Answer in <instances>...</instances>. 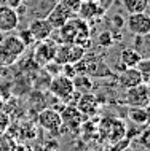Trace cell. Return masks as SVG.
<instances>
[{
	"label": "cell",
	"mask_w": 150,
	"mask_h": 151,
	"mask_svg": "<svg viewBox=\"0 0 150 151\" xmlns=\"http://www.w3.org/2000/svg\"><path fill=\"white\" fill-rule=\"evenodd\" d=\"M112 24H113V27H115V29H121V27L125 26V18L121 14H115L112 18Z\"/></svg>",
	"instance_id": "d4e9b609"
},
{
	"label": "cell",
	"mask_w": 150,
	"mask_h": 151,
	"mask_svg": "<svg viewBox=\"0 0 150 151\" xmlns=\"http://www.w3.org/2000/svg\"><path fill=\"white\" fill-rule=\"evenodd\" d=\"M118 83H120V86L128 89V88L137 86V84L142 83V76H141V73L136 67H128V68H123L118 73Z\"/></svg>",
	"instance_id": "4fadbf2b"
},
{
	"label": "cell",
	"mask_w": 150,
	"mask_h": 151,
	"mask_svg": "<svg viewBox=\"0 0 150 151\" xmlns=\"http://www.w3.org/2000/svg\"><path fill=\"white\" fill-rule=\"evenodd\" d=\"M125 102L128 107H141L147 108L150 102V91L147 83H141L137 86L128 88L126 94H125Z\"/></svg>",
	"instance_id": "7a4b0ae2"
},
{
	"label": "cell",
	"mask_w": 150,
	"mask_h": 151,
	"mask_svg": "<svg viewBox=\"0 0 150 151\" xmlns=\"http://www.w3.org/2000/svg\"><path fill=\"white\" fill-rule=\"evenodd\" d=\"M74 81V89L80 94H85V92H90L93 89V83L90 80L88 75H83V73H77V75L72 78Z\"/></svg>",
	"instance_id": "2e32d148"
},
{
	"label": "cell",
	"mask_w": 150,
	"mask_h": 151,
	"mask_svg": "<svg viewBox=\"0 0 150 151\" xmlns=\"http://www.w3.org/2000/svg\"><path fill=\"white\" fill-rule=\"evenodd\" d=\"M77 110H78L82 115H94L96 113V108H98V100H96L94 96H91V94H82L80 96L78 102H77Z\"/></svg>",
	"instance_id": "5bb4252c"
},
{
	"label": "cell",
	"mask_w": 150,
	"mask_h": 151,
	"mask_svg": "<svg viewBox=\"0 0 150 151\" xmlns=\"http://www.w3.org/2000/svg\"><path fill=\"white\" fill-rule=\"evenodd\" d=\"M110 140L112 142H117L120 140L121 137L125 135V132H126V126L123 124L120 119H110Z\"/></svg>",
	"instance_id": "d6986e66"
},
{
	"label": "cell",
	"mask_w": 150,
	"mask_h": 151,
	"mask_svg": "<svg viewBox=\"0 0 150 151\" xmlns=\"http://www.w3.org/2000/svg\"><path fill=\"white\" fill-rule=\"evenodd\" d=\"M11 151H29V148L27 146H21V145H16L11 148Z\"/></svg>",
	"instance_id": "4316f807"
},
{
	"label": "cell",
	"mask_w": 150,
	"mask_h": 151,
	"mask_svg": "<svg viewBox=\"0 0 150 151\" xmlns=\"http://www.w3.org/2000/svg\"><path fill=\"white\" fill-rule=\"evenodd\" d=\"M128 118L129 121H133L134 124H147L149 122V111L147 108L141 107H129L128 108Z\"/></svg>",
	"instance_id": "9a60e30c"
},
{
	"label": "cell",
	"mask_w": 150,
	"mask_h": 151,
	"mask_svg": "<svg viewBox=\"0 0 150 151\" xmlns=\"http://www.w3.org/2000/svg\"><path fill=\"white\" fill-rule=\"evenodd\" d=\"M136 68L139 70L141 76H142V83L149 84V81H150V60H149V58H142V59H141L139 62H137Z\"/></svg>",
	"instance_id": "ffe728a7"
},
{
	"label": "cell",
	"mask_w": 150,
	"mask_h": 151,
	"mask_svg": "<svg viewBox=\"0 0 150 151\" xmlns=\"http://www.w3.org/2000/svg\"><path fill=\"white\" fill-rule=\"evenodd\" d=\"M72 16H74V14H72L70 11H69L67 8L59 2V3H56L50 11H48V14H46L45 19L50 22V26L53 27V30H58L59 27H62L64 24L72 18Z\"/></svg>",
	"instance_id": "52a82bcc"
},
{
	"label": "cell",
	"mask_w": 150,
	"mask_h": 151,
	"mask_svg": "<svg viewBox=\"0 0 150 151\" xmlns=\"http://www.w3.org/2000/svg\"><path fill=\"white\" fill-rule=\"evenodd\" d=\"M27 30L30 32V35L34 37L35 42H43L46 38H51L53 35V27L50 26V22L46 21L45 18H35L29 22V27Z\"/></svg>",
	"instance_id": "30bf717a"
},
{
	"label": "cell",
	"mask_w": 150,
	"mask_h": 151,
	"mask_svg": "<svg viewBox=\"0 0 150 151\" xmlns=\"http://www.w3.org/2000/svg\"><path fill=\"white\" fill-rule=\"evenodd\" d=\"M62 68H64V73H62V75H66L67 78H74V76L77 75V70H75L74 64H64Z\"/></svg>",
	"instance_id": "cb8c5ba5"
},
{
	"label": "cell",
	"mask_w": 150,
	"mask_h": 151,
	"mask_svg": "<svg viewBox=\"0 0 150 151\" xmlns=\"http://www.w3.org/2000/svg\"><path fill=\"white\" fill-rule=\"evenodd\" d=\"M142 58L144 56L137 50H134V48H125V50L120 52V59H118V64H117V68H118V72H121L123 68L136 67L137 62Z\"/></svg>",
	"instance_id": "7c38bea8"
},
{
	"label": "cell",
	"mask_w": 150,
	"mask_h": 151,
	"mask_svg": "<svg viewBox=\"0 0 150 151\" xmlns=\"http://www.w3.org/2000/svg\"><path fill=\"white\" fill-rule=\"evenodd\" d=\"M83 2H99V0H83Z\"/></svg>",
	"instance_id": "83f0119b"
},
{
	"label": "cell",
	"mask_w": 150,
	"mask_h": 151,
	"mask_svg": "<svg viewBox=\"0 0 150 151\" xmlns=\"http://www.w3.org/2000/svg\"><path fill=\"white\" fill-rule=\"evenodd\" d=\"M85 54H86V50L82 45H77V43L69 45V64H77L78 60L83 59Z\"/></svg>",
	"instance_id": "ac0fdd59"
},
{
	"label": "cell",
	"mask_w": 150,
	"mask_h": 151,
	"mask_svg": "<svg viewBox=\"0 0 150 151\" xmlns=\"http://www.w3.org/2000/svg\"><path fill=\"white\" fill-rule=\"evenodd\" d=\"M48 89H50V92L54 97H58V99L64 100V102H67L69 99H70V96L75 91L72 78H67L66 75H61V73L51 78Z\"/></svg>",
	"instance_id": "3957f363"
},
{
	"label": "cell",
	"mask_w": 150,
	"mask_h": 151,
	"mask_svg": "<svg viewBox=\"0 0 150 151\" xmlns=\"http://www.w3.org/2000/svg\"><path fill=\"white\" fill-rule=\"evenodd\" d=\"M123 6L128 13H144L149 10V0H123Z\"/></svg>",
	"instance_id": "e0dca14e"
},
{
	"label": "cell",
	"mask_w": 150,
	"mask_h": 151,
	"mask_svg": "<svg viewBox=\"0 0 150 151\" xmlns=\"http://www.w3.org/2000/svg\"><path fill=\"white\" fill-rule=\"evenodd\" d=\"M24 2V0H5V5L7 6H10V8H13V10H16L21 3Z\"/></svg>",
	"instance_id": "484cf974"
},
{
	"label": "cell",
	"mask_w": 150,
	"mask_h": 151,
	"mask_svg": "<svg viewBox=\"0 0 150 151\" xmlns=\"http://www.w3.org/2000/svg\"><path fill=\"white\" fill-rule=\"evenodd\" d=\"M0 50L16 60L26 51V45L21 42V38L18 35H5L0 40Z\"/></svg>",
	"instance_id": "ba28073f"
},
{
	"label": "cell",
	"mask_w": 150,
	"mask_h": 151,
	"mask_svg": "<svg viewBox=\"0 0 150 151\" xmlns=\"http://www.w3.org/2000/svg\"><path fill=\"white\" fill-rule=\"evenodd\" d=\"M35 50H34V59L37 60L40 65H45L54 58V51L58 43L51 38H46L43 42H35Z\"/></svg>",
	"instance_id": "5b68a950"
},
{
	"label": "cell",
	"mask_w": 150,
	"mask_h": 151,
	"mask_svg": "<svg viewBox=\"0 0 150 151\" xmlns=\"http://www.w3.org/2000/svg\"><path fill=\"white\" fill-rule=\"evenodd\" d=\"M98 43H99V46H102V48H110L113 46V38H112V34L109 30H104V32H101L99 37H98Z\"/></svg>",
	"instance_id": "44dd1931"
},
{
	"label": "cell",
	"mask_w": 150,
	"mask_h": 151,
	"mask_svg": "<svg viewBox=\"0 0 150 151\" xmlns=\"http://www.w3.org/2000/svg\"><path fill=\"white\" fill-rule=\"evenodd\" d=\"M126 27L133 35L136 37H147L150 32V16L147 11L144 13H129L126 18Z\"/></svg>",
	"instance_id": "277c9868"
},
{
	"label": "cell",
	"mask_w": 150,
	"mask_h": 151,
	"mask_svg": "<svg viewBox=\"0 0 150 151\" xmlns=\"http://www.w3.org/2000/svg\"><path fill=\"white\" fill-rule=\"evenodd\" d=\"M59 2L62 3L72 14H77V11H78V8L82 5L83 0H59Z\"/></svg>",
	"instance_id": "7402d4cb"
},
{
	"label": "cell",
	"mask_w": 150,
	"mask_h": 151,
	"mask_svg": "<svg viewBox=\"0 0 150 151\" xmlns=\"http://www.w3.org/2000/svg\"><path fill=\"white\" fill-rule=\"evenodd\" d=\"M19 26V16L13 8L7 6L5 3L0 5V32L10 34Z\"/></svg>",
	"instance_id": "9c48e42d"
},
{
	"label": "cell",
	"mask_w": 150,
	"mask_h": 151,
	"mask_svg": "<svg viewBox=\"0 0 150 151\" xmlns=\"http://www.w3.org/2000/svg\"><path fill=\"white\" fill-rule=\"evenodd\" d=\"M104 11H105V8L102 5H99L98 2H82L77 14H78V18H82L86 22H90L96 18H101L104 14Z\"/></svg>",
	"instance_id": "8fae6325"
},
{
	"label": "cell",
	"mask_w": 150,
	"mask_h": 151,
	"mask_svg": "<svg viewBox=\"0 0 150 151\" xmlns=\"http://www.w3.org/2000/svg\"><path fill=\"white\" fill-rule=\"evenodd\" d=\"M38 124L42 129L48 130V132H58L62 127V118L61 113L53 108H45L40 111L38 115Z\"/></svg>",
	"instance_id": "8992f818"
},
{
	"label": "cell",
	"mask_w": 150,
	"mask_h": 151,
	"mask_svg": "<svg viewBox=\"0 0 150 151\" xmlns=\"http://www.w3.org/2000/svg\"><path fill=\"white\" fill-rule=\"evenodd\" d=\"M18 37L21 38V42L26 45V46H32V45L35 43V40H34V37L30 35V32L27 30V29H24V30H21L18 34Z\"/></svg>",
	"instance_id": "603a6c76"
},
{
	"label": "cell",
	"mask_w": 150,
	"mask_h": 151,
	"mask_svg": "<svg viewBox=\"0 0 150 151\" xmlns=\"http://www.w3.org/2000/svg\"><path fill=\"white\" fill-rule=\"evenodd\" d=\"M86 40H90V26L82 18L72 16L62 27L58 29V40L56 43H66V45H83Z\"/></svg>",
	"instance_id": "6da1fadb"
}]
</instances>
